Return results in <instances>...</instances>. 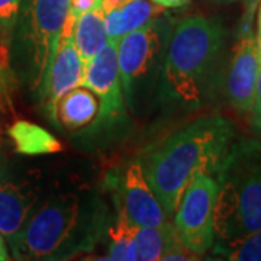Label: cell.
I'll list each match as a JSON object with an SVG mask.
<instances>
[{"label":"cell","mask_w":261,"mask_h":261,"mask_svg":"<svg viewBox=\"0 0 261 261\" xmlns=\"http://www.w3.org/2000/svg\"><path fill=\"white\" fill-rule=\"evenodd\" d=\"M224 27L206 16L174 25L161 70L159 100L180 111H197L212 99L225 48Z\"/></svg>","instance_id":"cell-3"},{"label":"cell","mask_w":261,"mask_h":261,"mask_svg":"<svg viewBox=\"0 0 261 261\" xmlns=\"http://www.w3.org/2000/svg\"><path fill=\"white\" fill-rule=\"evenodd\" d=\"M5 80H3V75H2V71H0V109H2V94H3V90H5Z\"/></svg>","instance_id":"cell-26"},{"label":"cell","mask_w":261,"mask_h":261,"mask_svg":"<svg viewBox=\"0 0 261 261\" xmlns=\"http://www.w3.org/2000/svg\"><path fill=\"white\" fill-rule=\"evenodd\" d=\"M83 86L89 87L100 102V121L112 123L123 115L125 97L118 64V39L109 38L102 53L86 64Z\"/></svg>","instance_id":"cell-9"},{"label":"cell","mask_w":261,"mask_h":261,"mask_svg":"<svg viewBox=\"0 0 261 261\" xmlns=\"http://www.w3.org/2000/svg\"><path fill=\"white\" fill-rule=\"evenodd\" d=\"M251 113V123L261 122V68L258 79H257V87H255V96H254V103H252Z\"/></svg>","instance_id":"cell-21"},{"label":"cell","mask_w":261,"mask_h":261,"mask_svg":"<svg viewBox=\"0 0 261 261\" xmlns=\"http://www.w3.org/2000/svg\"><path fill=\"white\" fill-rule=\"evenodd\" d=\"M132 0H102V8L106 13L112 12L115 9H119L122 6L130 3Z\"/></svg>","instance_id":"cell-23"},{"label":"cell","mask_w":261,"mask_h":261,"mask_svg":"<svg viewBox=\"0 0 261 261\" xmlns=\"http://www.w3.org/2000/svg\"><path fill=\"white\" fill-rule=\"evenodd\" d=\"M112 216L96 192H67L34 209L8 244L18 260H70L93 251L106 237Z\"/></svg>","instance_id":"cell-1"},{"label":"cell","mask_w":261,"mask_h":261,"mask_svg":"<svg viewBox=\"0 0 261 261\" xmlns=\"http://www.w3.org/2000/svg\"><path fill=\"white\" fill-rule=\"evenodd\" d=\"M73 39L84 67L99 53H102L109 42L106 31V12L102 6H97L74 19Z\"/></svg>","instance_id":"cell-14"},{"label":"cell","mask_w":261,"mask_h":261,"mask_svg":"<svg viewBox=\"0 0 261 261\" xmlns=\"http://www.w3.org/2000/svg\"><path fill=\"white\" fill-rule=\"evenodd\" d=\"M70 15V0H23L10 42L12 74L34 97L42 87Z\"/></svg>","instance_id":"cell-5"},{"label":"cell","mask_w":261,"mask_h":261,"mask_svg":"<svg viewBox=\"0 0 261 261\" xmlns=\"http://www.w3.org/2000/svg\"><path fill=\"white\" fill-rule=\"evenodd\" d=\"M174 28L161 13L142 28L118 39V64L125 103L130 112L142 115L159 100L161 70Z\"/></svg>","instance_id":"cell-6"},{"label":"cell","mask_w":261,"mask_h":261,"mask_svg":"<svg viewBox=\"0 0 261 261\" xmlns=\"http://www.w3.org/2000/svg\"><path fill=\"white\" fill-rule=\"evenodd\" d=\"M252 128H254V130L258 134V141L261 142V122H257V123H252Z\"/></svg>","instance_id":"cell-27"},{"label":"cell","mask_w":261,"mask_h":261,"mask_svg":"<svg viewBox=\"0 0 261 261\" xmlns=\"http://www.w3.org/2000/svg\"><path fill=\"white\" fill-rule=\"evenodd\" d=\"M39 192L28 181L0 174V235L6 243L19 233L38 205Z\"/></svg>","instance_id":"cell-12"},{"label":"cell","mask_w":261,"mask_h":261,"mask_svg":"<svg viewBox=\"0 0 261 261\" xmlns=\"http://www.w3.org/2000/svg\"><path fill=\"white\" fill-rule=\"evenodd\" d=\"M215 241L261 231V142L233 141L216 174Z\"/></svg>","instance_id":"cell-4"},{"label":"cell","mask_w":261,"mask_h":261,"mask_svg":"<svg viewBox=\"0 0 261 261\" xmlns=\"http://www.w3.org/2000/svg\"><path fill=\"white\" fill-rule=\"evenodd\" d=\"M9 137L19 154L45 155L63 149L61 142L53 134L28 121H16L9 128Z\"/></svg>","instance_id":"cell-16"},{"label":"cell","mask_w":261,"mask_h":261,"mask_svg":"<svg viewBox=\"0 0 261 261\" xmlns=\"http://www.w3.org/2000/svg\"><path fill=\"white\" fill-rule=\"evenodd\" d=\"M151 2L164 9H177V8H183L189 5L190 0H151Z\"/></svg>","instance_id":"cell-22"},{"label":"cell","mask_w":261,"mask_h":261,"mask_svg":"<svg viewBox=\"0 0 261 261\" xmlns=\"http://www.w3.org/2000/svg\"><path fill=\"white\" fill-rule=\"evenodd\" d=\"M73 27L74 18L68 15L63 34L58 41L53 64L49 67L42 87L38 93L37 99L41 102L49 119L58 100L74 87L83 86L84 64L74 45Z\"/></svg>","instance_id":"cell-8"},{"label":"cell","mask_w":261,"mask_h":261,"mask_svg":"<svg viewBox=\"0 0 261 261\" xmlns=\"http://www.w3.org/2000/svg\"><path fill=\"white\" fill-rule=\"evenodd\" d=\"M257 45H258V51H260L261 57V2L258 5V15H257Z\"/></svg>","instance_id":"cell-24"},{"label":"cell","mask_w":261,"mask_h":261,"mask_svg":"<svg viewBox=\"0 0 261 261\" xmlns=\"http://www.w3.org/2000/svg\"><path fill=\"white\" fill-rule=\"evenodd\" d=\"M261 0H245V10H244L243 22H241V32L251 29V22L254 13L257 12V8Z\"/></svg>","instance_id":"cell-20"},{"label":"cell","mask_w":261,"mask_h":261,"mask_svg":"<svg viewBox=\"0 0 261 261\" xmlns=\"http://www.w3.org/2000/svg\"><path fill=\"white\" fill-rule=\"evenodd\" d=\"M164 8L154 6L147 0H132L130 3L106 13V31L111 39H119L132 31L142 28L149 20L160 16Z\"/></svg>","instance_id":"cell-15"},{"label":"cell","mask_w":261,"mask_h":261,"mask_svg":"<svg viewBox=\"0 0 261 261\" xmlns=\"http://www.w3.org/2000/svg\"><path fill=\"white\" fill-rule=\"evenodd\" d=\"M261 57L257 39L250 31H243L235 44L225 79V93L233 109L250 113L254 103Z\"/></svg>","instance_id":"cell-11"},{"label":"cell","mask_w":261,"mask_h":261,"mask_svg":"<svg viewBox=\"0 0 261 261\" xmlns=\"http://www.w3.org/2000/svg\"><path fill=\"white\" fill-rule=\"evenodd\" d=\"M97 6H102V0H70V15L75 19Z\"/></svg>","instance_id":"cell-19"},{"label":"cell","mask_w":261,"mask_h":261,"mask_svg":"<svg viewBox=\"0 0 261 261\" xmlns=\"http://www.w3.org/2000/svg\"><path fill=\"white\" fill-rule=\"evenodd\" d=\"M115 203L130 224L157 228L168 222V216L149 186L140 160L130 163L123 171L115 193Z\"/></svg>","instance_id":"cell-10"},{"label":"cell","mask_w":261,"mask_h":261,"mask_svg":"<svg viewBox=\"0 0 261 261\" xmlns=\"http://www.w3.org/2000/svg\"><path fill=\"white\" fill-rule=\"evenodd\" d=\"M212 252L226 260L261 261V231L231 241H215Z\"/></svg>","instance_id":"cell-18"},{"label":"cell","mask_w":261,"mask_h":261,"mask_svg":"<svg viewBox=\"0 0 261 261\" xmlns=\"http://www.w3.org/2000/svg\"><path fill=\"white\" fill-rule=\"evenodd\" d=\"M218 180L212 174H197L189 183L174 212V226L189 250L203 255L215 243L214 216Z\"/></svg>","instance_id":"cell-7"},{"label":"cell","mask_w":261,"mask_h":261,"mask_svg":"<svg viewBox=\"0 0 261 261\" xmlns=\"http://www.w3.org/2000/svg\"><path fill=\"white\" fill-rule=\"evenodd\" d=\"M8 251H6V247H5V241H3V237L0 235V260H8Z\"/></svg>","instance_id":"cell-25"},{"label":"cell","mask_w":261,"mask_h":261,"mask_svg":"<svg viewBox=\"0 0 261 261\" xmlns=\"http://www.w3.org/2000/svg\"><path fill=\"white\" fill-rule=\"evenodd\" d=\"M100 113L97 96L86 86H79L65 93L54 108L51 122L65 129H80L93 123Z\"/></svg>","instance_id":"cell-13"},{"label":"cell","mask_w":261,"mask_h":261,"mask_svg":"<svg viewBox=\"0 0 261 261\" xmlns=\"http://www.w3.org/2000/svg\"><path fill=\"white\" fill-rule=\"evenodd\" d=\"M233 138L231 122L207 116L176 130L145 152L141 164L168 219L174 216L183 192L195 176L216 177Z\"/></svg>","instance_id":"cell-2"},{"label":"cell","mask_w":261,"mask_h":261,"mask_svg":"<svg viewBox=\"0 0 261 261\" xmlns=\"http://www.w3.org/2000/svg\"><path fill=\"white\" fill-rule=\"evenodd\" d=\"M219 2H225V3H232V2H240V0H219Z\"/></svg>","instance_id":"cell-28"},{"label":"cell","mask_w":261,"mask_h":261,"mask_svg":"<svg viewBox=\"0 0 261 261\" xmlns=\"http://www.w3.org/2000/svg\"><path fill=\"white\" fill-rule=\"evenodd\" d=\"M23 0H0V71L3 80L12 74L10 42Z\"/></svg>","instance_id":"cell-17"}]
</instances>
